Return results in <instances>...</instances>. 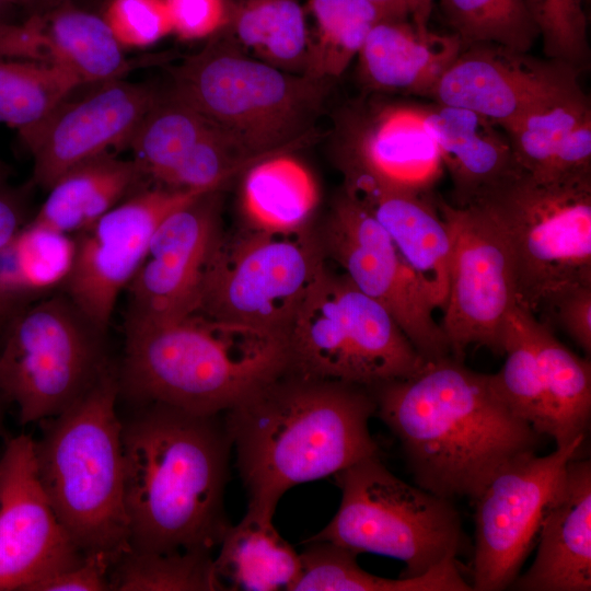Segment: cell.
I'll return each mask as SVG.
<instances>
[{"label":"cell","instance_id":"cell-11","mask_svg":"<svg viewBox=\"0 0 591 591\" xmlns=\"http://www.w3.org/2000/svg\"><path fill=\"white\" fill-rule=\"evenodd\" d=\"M0 346V396L20 421L57 416L111 369L105 332L63 293L32 302L7 320Z\"/></svg>","mask_w":591,"mask_h":591},{"label":"cell","instance_id":"cell-30","mask_svg":"<svg viewBox=\"0 0 591 591\" xmlns=\"http://www.w3.org/2000/svg\"><path fill=\"white\" fill-rule=\"evenodd\" d=\"M224 28L252 57L294 74H306L311 31L298 0H231Z\"/></svg>","mask_w":591,"mask_h":591},{"label":"cell","instance_id":"cell-34","mask_svg":"<svg viewBox=\"0 0 591 591\" xmlns=\"http://www.w3.org/2000/svg\"><path fill=\"white\" fill-rule=\"evenodd\" d=\"M81 85L57 63L0 58V123L23 143Z\"/></svg>","mask_w":591,"mask_h":591},{"label":"cell","instance_id":"cell-35","mask_svg":"<svg viewBox=\"0 0 591 591\" xmlns=\"http://www.w3.org/2000/svg\"><path fill=\"white\" fill-rule=\"evenodd\" d=\"M531 311L515 305L505 326L501 369L490 374L496 395L519 418L538 434L551 437L552 420L546 394L529 327Z\"/></svg>","mask_w":591,"mask_h":591},{"label":"cell","instance_id":"cell-28","mask_svg":"<svg viewBox=\"0 0 591 591\" xmlns=\"http://www.w3.org/2000/svg\"><path fill=\"white\" fill-rule=\"evenodd\" d=\"M283 151L265 157L241 174L240 208L243 223L270 231L311 225L318 187L308 166Z\"/></svg>","mask_w":591,"mask_h":591},{"label":"cell","instance_id":"cell-31","mask_svg":"<svg viewBox=\"0 0 591 591\" xmlns=\"http://www.w3.org/2000/svg\"><path fill=\"white\" fill-rule=\"evenodd\" d=\"M301 571L290 591H471L457 559L413 578L390 579L369 573L357 554L328 542H305Z\"/></svg>","mask_w":591,"mask_h":591},{"label":"cell","instance_id":"cell-53","mask_svg":"<svg viewBox=\"0 0 591 591\" xmlns=\"http://www.w3.org/2000/svg\"><path fill=\"white\" fill-rule=\"evenodd\" d=\"M10 174L8 165L0 159V178L7 179Z\"/></svg>","mask_w":591,"mask_h":591},{"label":"cell","instance_id":"cell-36","mask_svg":"<svg viewBox=\"0 0 591 591\" xmlns=\"http://www.w3.org/2000/svg\"><path fill=\"white\" fill-rule=\"evenodd\" d=\"M305 12L314 23L306 74L331 81L345 72L382 20L368 0H308Z\"/></svg>","mask_w":591,"mask_h":591},{"label":"cell","instance_id":"cell-38","mask_svg":"<svg viewBox=\"0 0 591 591\" xmlns=\"http://www.w3.org/2000/svg\"><path fill=\"white\" fill-rule=\"evenodd\" d=\"M114 591H221L213 557L205 552L129 549L111 568Z\"/></svg>","mask_w":591,"mask_h":591},{"label":"cell","instance_id":"cell-33","mask_svg":"<svg viewBox=\"0 0 591 591\" xmlns=\"http://www.w3.org/2000/svg\"><path fill=\"white\" fill-rule=\"evenodd\" d=\"M215 126L165 85L161 88L126 147L132 151L134 160L148 181L161 185L189 150Z\"/></svg>","mask_w":591,"mask_h":591},{"label":"cell","instance_id":"cell-19","mask_svg":"<svg viewBox=\"0 0 591 591\" xmlns=\"http://www.w3.org/2000/svg\"><path fill=\"white\" fill-rule=\"evenodd\" d=\"M222 190L204 193L169 213L128 286V316L193 314L207 266L223 233Z\"/></svg>","mask_w":591,"mask_h":591},{"label":"cell","instance_id":"cell-54","mask_svg":"<svg viewBox=\"0 0 591 591\" xmlns=\"http://www.w3.org/2000/svg\"><path fill=\"white\" fill-rule=\"evenodd\" d=\"M3 322L2 318L0 317V323Z\"/></svg>","mask_w":591,"mask_h":591},{"label":"cell","instance_id":"cell-41","mask_svg":"<svg viewBox=\"0 0 591 591\" xmlns=\"http://www.w3.org/2000/svg\"><path fill=\"white\" fill-rule=\"evenodd\" d=\"M101 15L125 49L147 48L172 34L163 0H106Z\"/></svg>","mask_w":591,"mask_h":591},{"label":"cell","instance_id":"cell-5","mask_svg":"<svg viewBox=\"0 0 591 591\" xmlns=\"http://www.w3.org/2000/svg\"><path fill=\"white\" fill-rule=\"evenodd\" d=\"M118 375L109 369L61 414L39 421L37 474L55 514L84 555L114 565L130 549Z\"/></svg>","mask_w":591,"mask_h":591},{"label":"cell","instance_id":"cell-23","mask_svg":"<svg viewBox=\"0 0 591 591\" xmlns=\"http://www.w3.org/2000/svg\"><path fill=\"white\" fill-rule=\"evenodd\" d=\"M426 121L453 184L454 206L474 204L520 171L502 128L480 114L452 105H424Z\"/></svg>","mask_w":591,"mask_h":591},{"label":"cell","instance_id":"cell-52","mask_svg":"<svg viewBox=\"0 0 591 591\" xmlns=\"http://www.w3.org/2000/svg\"><path fill=\"white\" fill-rule=\"evenodd\" d=\"M4 399L0 396V436L3 433V424H4Z\"/></svg>","mask_w":591,"mask_h":591},{"label":"cell","instance_id":"cell-15","mask_svg":"<svg viewBox=\"0 0 591 591\" xmlns=\"http://www.w3.org/2000/svg\"><path fill=\"white\" fill-rule=\"evenodd\" d=\"M204 193L150 183L73 234L74 258L62 292L106 333L116 301L142 265L158 225Z\"/></svg>","mask_w":591,"mask_h":591},{"label":"cell","instance_id":"cell-3","mask_svg":"<svg viewBox=\"0 0 591 591\" xmlns=\"http://www.w3.org/2000/svg\"><path fill=\"white\" fill-rule=\"evenodd\" d=\"M374 415L370 389L288 371L224 412L247 510L273 518L290 488L379 455Z\"/></svg>","mask_w":591,"mask_h":591},{"label":"cell","instance_id":"cell-4","mask_svg":"<svg viewBox=\"0 0 591 591\" xmlns=\"http://www.w3.org/2000/svg\"><path fill=\"white\" fill-rule=\"evenodd\" d=\"M285 371L282 335L200 314L127 315L119 394L137 405L221 415Z\"/></svg>","mask_w":591,"mask_h":591},{"label":"cell","instance_id":"cell-6","mask_svg":"<svg viewBox=\"0 0 591 591\" xmlns=\"http://www.w3.org/2000/svg\"><path fill=\"white\" fill-rule=\"evenodd\" d=\"M167 73L171 90L251 157L309 143L332 83L252 57L224 27L198 51L169 66Z\"/></svg>","mask_w":591,"mask_h":591},{"label":"cell","instance_id":"cell-14","mask_svg":"<svg viewBox=\"0 0 591 591\" xmlns=\"http://www.w3.org/2000/svg\"><path fill=\"white\" fill-rule=\"evenodd\" d=\"M318 237L334 260L364 294L395 318L425 360L450 356V347L417 277L396 245L356 199L341 190L333 201Z\"/></svg>","mask_w":591,"mask_h":591},{"label":"cell","instance_id":"cell-13","mask_svg":"<svg viewBox=\"0 0 591 591\" xmlns=\"http://www.w3.org/2000/svg\"><path fill=\"white\" fill-rule=\"evenodd\" d=\"M586 436L543 456L535 451L502 464L472 500L475 544L474 591H501L520 575L537 541L545 508L561 482L567 463L578 456Z\"/></svg>","mask_w":591,"mask_h":591},{"label":"cell","instance_id":"cell-45","mask_svg":"<svg viewBox=\"0 0 591 591\" xmlns=\"http://www.w3.org/2000/svg\"><path fill=\"white\" fill-rule=\"evenodd\" d=\"M112 563L103 555H85L78 565L35 583L31 591H105L111 590Z\"/></svg>","mask_w":591,"mask_h":591},{"label":"cell","instance_id":"cell-2","mask_svg":"<svg viewBox=\"0 0 591 591\" xmlns=\"http://www.w3.org/2000/svg\"><path fill=\"white\" fill-rule=\"evenodd\" d=\"M121 424L130 549L212 554L230 525L232 442L222 414L148 403Z\"/></svg>","mask_w":591,"mask_h":591},{"label":"cell","instance_id":"cell-37","mask_svg":"<svg viewBox=\"0 0 591 591\" xmlns=\"http://www.w3.org/2000/svg\"><path fill=\"white\" fill-rule=\"evenodd\" d=\"M589 116V97L579 88L505 126L502 129L510 140L519 169L535 178H545L560 143Z\"/></svg>","mask_w":591,"mask_h":591},{"label":"cell","instance_id":"cell-7","mask_svg":"<svg viewBox=\"0 0 591 591\" xmlns=\"http://www.w3.org/2000/svg\"><path fill=\"white\" fill-rule=\"evenodd\" d=\"M474 204L507 239L518 305L535 314L558 292L591 285V174L541 179L520 170Z\"/></svg>","mask_w":591,"mask_h":591},{"label":"cell","instance_id":"cell-42","mask_svg":"<svg viewBox=\"0 0 591 591\" xmlns=\"http://www.w3.org/2000/svg\"><path fill=\"white\" fill-rule=\"evenodd\" d=\"M172 34L181 40H206L229 22L231 0H163Z\"/></svg>","mask_w":591,"mask_h":591},{"label":"cell","instance_id":"cell-21","mask_svg":"<svg viewBox=\"0 0 591 591\" xmlns=\"http://www.w3.org/2000/svg\"><path fill=\"white\" fill-rule=\"evenodd\" d=\"M533 564L510 588L519 591L591 590V461L571 459L548 501Z\"/></svg>","mask_w":591,"mask_h":591},{"label":"cell","instance_id":"cell-26","mask_svg":"<svg viewBox=\"0 0 591 591\" xmlns=\"http://www.w3.org/2000/svg\"><path fill=\"white\" fill-rule=\"evenodd\" d=\"M33 15L47 60L65 68L82 85L124 79L138 66L146 65L126 57L125 48L101 14L74 1Z\"/></svg>","mask_w":591,"mask_h":591},{"label":"cell","instance_id":"cell-50","mask_svg":"<svg viewBox=\"0 0 591 591\" xmlns=\"http://www.w3.org/2000/svg\"><path fill=\"white\" fill-rule=\"evenodd\" d=\"M70 1L74 0H34L28 16L33 14H43L53 8Z\"/></svg>","mask_w":591,"mask_h":591},{"label":"cell","instance_id":"cell-25","mask_svg":"<svg viewBox=\"0 0 591 591\" xmlns=\"http://www.w3.org/2000/svg\"><path fill=\"white\" fill-rule=\"evenodd\" d=\"M148 178L132 160L105 152L61 174L32 220L73 235L143 187Z\"/></svg>","mask_w":591,"mask_h":591},{"label":"cell","instance_id":"cell-29","mask_svg":"<svg viewBox=\"0 0 591 591\" xmlns=\"http://www.w3.org/2000/svg\"><path fill=\"white\" fill-rule=\"evenodd\" d=\"M73 235L30 220L0 246V317L7 321L34 298L61 288L74 258Z\"/></svg>","mask_w":591,"mask_h":591},{"label":"cell","instance_id":"cell-17","mask_svg":"<svg viewBox=\"0 0 591 591\" xmlns=\"http://www.w3.org/2000/svg\"><path fill=\"white\" fill-rule=\"evenodd\" d=\"M336 159L343 175H362L387 188L428 194L442 175L424 105L368 100L338 117Z\"/></svg>","mask_w":591,"mask_h":591},{"label":"cell","instance_id":"cell-8","mask_svg":"<svg viewBox=\"0 0 591 591\" xmlns=\"http://www.w3.org/2000/svg\"><path fill=\"white\" fill-rule=\"evenodd\" d=\"M285 338L288 372L368 389L407 376L426 361L382 304L327 265Z\"/></svg>","mask_w":591,"mask_h":591},{"label":"cell","instance_id":"cell-22","mask_svg":"<svg viewBox=\"0 0 591 591\" xmlns=\"http://www.w3.org/2000/svg\"><path fill=\"white\" fill-rule=\"evenodd\" d=\"M343 190L361 204L387 232L434 309L443 308L449 280L451 230L437 200L344 175Z\"/></svg>","mask_w":591,"mask_h":591},{"label":"cell","instance_id":"cell-44","mask_svg":"<svg viewBox=\"0 0 591 591\" xmlns=\"http://www.w3.org/2000/svg\"><path fill=\"white\" fill-rule=\"evenodd\" d=\"M18 10L10 0H0V58L46 61L35 20L16 21Z\"/></svg>","mask_w":591,"mask_h":591},{"label":"cell","instance_id":"cell-18","mask_svg":"<svg viewBox=\"0 0 591 591\" xmlns=\"http://www.w3.org/2000/svg\"><path fill=\"white\" fill-rule=\"evenodd\" d=\"M579 69L496 44L462 46L430 97L474 111L503 128L525 113L581 88Z\"/></svg>","mask_w":591,"mask_h":591},{"label":"cell","instance_id":"cell-40","mask_svg":"<svg viewBox=\"0 0 591 591\" xmlns=\"http://www.w3.org/2000/svg\"><path fill=\"white\" fill-rule=\"evenodd\" d=\"M546 58L582 70L590 58L587 0H524Z\"/></svg>","mask_w":591,"mask_h":591},{"label":"cell","instance_id":"cell-47","mask_svg":"<svg viewBox=\"0 0 591 591\" xmlns=\"http://www.w3.org/2000/svg\"><path fill=\"white\" fill-rule=\"evenodd\" d=\"M30 220L22 189L0 178V246L7 244Z\"/></svg>","mask_w":591,"mask_h":591},{"label":"cell","instance_id":"cell-9","mask_svg":"<svg viewBox=\"0 0 591 591\" xmlns=\"http://www.w3.org/2000/svg\"><path fill=\"white\" fill-rule=\"evenodd\" d=\"M341 499L327 525L305 542H328L405 564L402 578L419 577L455 559L465 535L452 503L395 476L379 455L334 475Z\"/></svg>","mask_w":591,"mask_h":591},{"label":"cell","instance_id":"cell-20","mask_svg":"<svg viewBox=\"0 0 591 591\" xmlns=\"http://www.w3.org/2000/svg\"><path fill=\"white\" fill-rule=\"evenodd\" d=\"M160 90L153 83L119 79L79 100H66L23 142L33 158L32 183L48 189L76 164L126 147Z\"/></svg>","mask_w":591,"mask_h":591},{"label":"cell","instance_id":"cell-32","mask_svg":"<svg viewBox=\"0 0 591 591\" xmlns=\"http://www.w3.org/2000/svg\"><path fill=\"white\" fill-rule=\"evenodd\" d=\"M552 420L551 437L556 448L586 436L591 416V364L580 358L553 334L549 326L529 314Z\"/></svg>","mask_w":591,"mask_h":591},{"label":"cell","instance_id":"cell-27","mask_svg":"<svg viewBox=\"0 0 591 591\" xmlns=\"http://www.w3.org/2000/svg\"><path fill=\"white\" fill-rule=\"evenodd\" d=\"M218 549L213 571L221 591H290L301 571L300 554L273 518L250 510L228 526Z\"/></svg>","mask_w":591,"mask_h":591},{"label":"cell","instance_id":"cell-46","mask_svg":"<svg viewBox=\"0 0 591 591\" xmlns=\"http://www.w3.org/2000/svg\"><path fill=\"white\" fill-rule=\"evenodd\" d=\"M591 174V116L584 118L560 143L543 179Z\"/></svg>","mask_w":591,"mask_h":591},{"label":"cell","instance_id":"cell-49","mask_svg":"<svg viewBox=\"0 0 591 591\" xmlns=\"http://www.w3.org/2000/svg\"><path fill=\"white\" fill-rule=\"evenodd\" d=\"M409 20L420 31H428L432 0H408Z\"/></svg>","mask_w":591,"mask_h":591},{"label":"cell","instance_id":"cell-10","mask_svg":"<svg viewBox=\"0 0 591 591\" xmlns=\"http://www.w3.org/2000/svg\"><path fill=\"white\" fill-rule=\"evenodd\" d=\"M326 260L311 225L270 231L243 223L223 231L193 314L286 336Z\"/></svg>","mask_w":591,"mask_h":591},{"label":"cell","instance_id":"cell-24","mask_svg":"<svg viewBox=\"0 0 591 591\" xmlns=\"http://www.w3.org/2000/svg\"><path fill=\"white\" fill-rule=\"evenodd\" d=\"M460 38L418 30L410 20H379L358 54L363 84L383 93L430 96L457 57Z\"/></svg>","mask_w":591,"mask_h":591},{"label":"cell","instance_id":"cell-48","mask_svg":"<svg viewBox=\"0 0 591 591\" xmlns=\"http://www.w3.org/2000/svg\"><path fill=\"white\" fill-rule=\"evenodd\" d=\"M381 14L382 19L409 20L408 0H368Z\"/></svg>","mask_w":591,"mask_h":591},{"label":"cell","instance_id":"cell-51","mask_svg":"<svg viewBox=\"0 0 591 591\" xmlns=\"http://www.w3.org/2000/svg\"><path fill=\"white\" fill-rule=\"evenodd\" d=\"M13 4H15L20 10H24L26 12V16L30 14L33 5L34 0H10Z\"/></svg>","mask_w":591,"mask_h":591},{"label":"cell","instance_id":"cell-43","mask_svg":"<svg viewBox=\"0 0 591 591\" xmlns=\"http://www.w3.org/2000/svg\"><path fill=\"white\" fill-rule=\"evenodd\" d=\"M543 309L549 311L571 339L590 356L591 285L567 288L548 300Z\"/></svg>","mask_w":591,"mask_h":591},{"label":"cell","instance_id":"cell-39","mask_svg":"<svg viewBox=\"0 0 591 591\" xmlns=\"http://www.w3.org/2000/svg\"><path fill=\"white\" fill-rule=\"evenodd\" d=\"M439 5L462 46L496 44L529 51L540 37L524 0H439Z\"/></svg>","mask_w":591,"mask_h":591},{"label":"cell","instance_id":"cell-12","mask_svg":"<svg viewBox=\"0 0 591 591\" xmlns=\"http://www.w3.org/2000/svg\"><path fill=\"white\" fill-rule=\"evenodd\" d=\"M437 205L451 230L448 292L440 324L451 356L472 345L502 356L507 318L517 305L512 257L496 220L479 205Z\"/></svg>","mask_w":591,"mask_h":591},{"label":"cell","instance_id":"cell-16","mask_svg":"<svg viewBox=\"0 0 591 591\" xmlns=\"http://www.w3.org/2000/svg\"><path fill=\"white\" fill-rule=\"evenodd\" d=\"M84 557L40 484L34 439H9L0 456V591H31Z\"/></svg>","mask_w":591,"mask_h":591},{"label":"cell","instance_id":"cell-1","mask_svg":"<svg viewBox=\"0 0 591 591\" xmlns=\"http://www.w3.org/2000/svg\"><path fill=\"white\" fill-rule=\"evenodd\" d=\"M370 391L416 485L447 499L473 500L502 464L538 445L541 434L496 395L490 374L451 355Z\"/></svg>","mask_w":591,"mask_h":591}]
</instances>
